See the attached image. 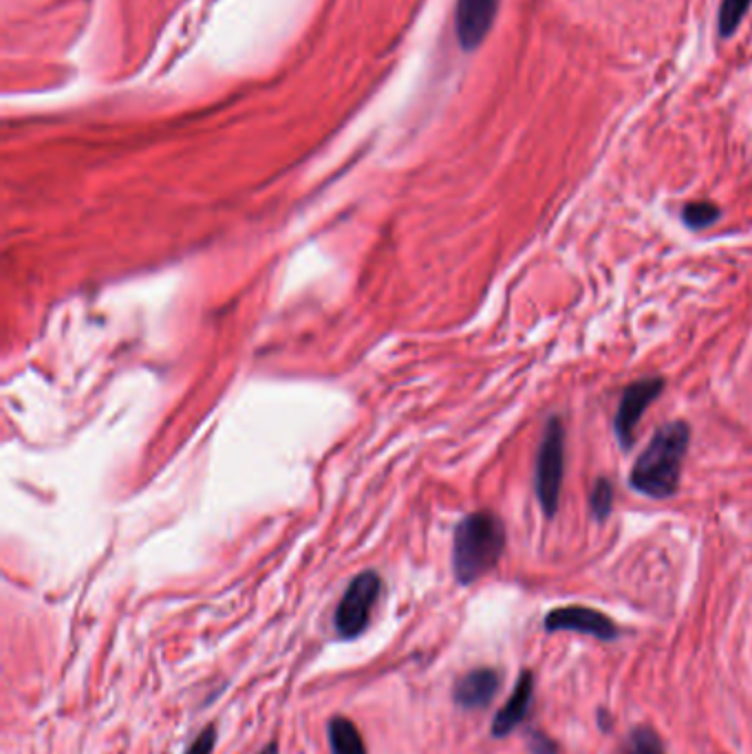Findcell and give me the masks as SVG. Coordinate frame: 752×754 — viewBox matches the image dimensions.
I'll list each match as a JSON object with an SVG mask.
<instances>
[{
    "instance_id": "cell-6",
    "label": "cell",
    "mask_w": 752,
    "mask_h": 754,
    "mask_svg": "<svg viewBox=\"0 0 752 754\" xmlns=\"http://www.w3.org/2000/svg\"><path fill=\"white\" fill-rule=\"evenodd\" d=\"M548 632H576L594 636L598 640L618 638V626L604 613L589 606H563L554 609L545 617Z\"/></svg>"
},
{
    "instance_id": "cell-11",
    "label": "cell",
    "mask_w": 752,
    "mask_h": 754,
    "mask_svg": "<svg viewBox=\"0 0 752 754\" xmlns=\"http://www.w3.org/2000/svg\"><path fill=\"white\" fill-rule=\"evenodd\" d=\"M620 754H665V745L651 728L643 726V728H636L630 734V739L624 741Z\"/></svg>"
},
{
    "instance_id": "cell-16",
    "label": "cell",
    "mask_w": 752,
    "mask_h": 754,
    "mask_svg": "<svg viewBox=\"0 0 752 754\" xmlns=\"http://www.w3.org/2000/svg\"><path fill=\"white\" fill-rule=\"evenodd\" d=\"M530 743H532V752L534 754H556V743L552 739H548L545 734L534 732Z\"/></svg>"
},
{
    "instance_id": "cell-4",
    "label": "cell",
    "mask_w": 752,
    "mask_h": 754,
    "mask_svg": "<svg viewBox=\"0 0 752 754\" xmlns=\"http://www.w3.org/2000/svg\"><path fill=\"white\" fill-rule=\"evenodd\" d=\"M380 591H383V580L378 574L364 572L357 578H353V582L344 591L336 611V628L340 638L351 640L364 632L371 617V609L375 602H378Z\"/></svg>"
},
{
    "instance_id": "cell-7",
    "label": "cell",
    "mask_w": 752,
    "mask_h": 754,
    "mask_svg": "<svg viewBox=\"0 0 752 754\" xmlns=\"http://www.w3.org/2000/svg\"><path fill=\"white\" fill-rule=\"evenodd\" d=\"M501 0H457L455 30L466 51L477 49L490 34Z\"/></svg>"
},
{
    "instance_id": "cell-14",
    "label": "cell",
    "mask_w": 752,
    "mask_h": 754,
    "mask_svg": "<svg viewBox=\"0 0 752 754\" xmlns=\"http://www.w3.org/2000/svg\"><path fill=\"white\" fill-rule=\"evenodd\" d=\"M750 3H752V0H724L721 10H719V34L724 38L735 34V30L743 21Z\"/></svg>"
},
{
    "instance_id": "cell-10",
    "label": "cell",
    "mask_w": 752,
    "mask_h": 754,
    "mask_svg": "<svg viewBox=\"0 0 752 754\" xmlns=\"http://www.w3.org/2000/svg\"><path fill=\"white\" fill-rule=\"evenodd\" d=\"M329 743L333 754H366L364 739L357 726L346 717H333L329 721Z\"/></svg>"
},
{
    "instance_id": "cell-5",
    "label": "cell",
    "mask_w": 752,
    "mask_h": 754,
    "mask_svg": "<svg viewBox=\"0 0 752 754\" xmlns=\"http://www.w3.org/2000/svg\"><path fill=\"white\" fill-rule=\"evenodd\" d=\"M662 391H665L662 377H645V380H638L632 387H626V391L622 393V400L618 404V413L613 420V431L624 450H630L634 446L638 422L643 420L645 411L662 396Z\"/></svg>"
},
{
    "instance_id": "cell-15",
    "label": "cell",
    "mask_w": 752,
    "mask_h": 754,
    "mask_svg": "<svg viewBox=\"0 0 752 754\" xmlns=\"http://www.w3.org/2000/svg\"><path fill=\"white\" fill-rule=\"evenodd\" d=\"M214 743H216V728H214V726H208V728L192 741V745L188 747L186 754H212Z\"/></svg>"
},
{
    "instance_id": "cell-9",
    "label": "cell",
    "mask_w": 752,
    "mask_h": 754,
    "mask_svg": "<svg viewBox=\"0 0 752 754\" xmlns=\"http://www.w3.org/2000/svg\"><path fill=\"white\" fill-rule=\"evenodd\" d=\"M532 693H534V678L530 671H524L515 693L506 702V706L501 708L492 721V734L494 737H506L510 734L528 715L530 704H532Z\"/></svg>"
},
{
    "instance_id": "cell-2",
    "label": "cell",
    "mask_w": 752,
    "mask_h": 754,
    "mask_svg": "<svg viewBox=\"0 0 752 754\" xmlns=\"http://www.w3.org/2000/svg\"><path fill=\"white\" fill-rule=\"evenodd\" d=\"M506 547V528L492 513L466 517L455 532L453 565L459 582L470 585L487 574Z\"/></svg>"
},
{
    "instance_id": "cell-12",
    "label": "cell",
    "mask_w": 752,
    "mask_h": 754,
    "mask_svg": "<svg viewBox=\"0 0 752 754\" xmlns=\"http://www.w3.org/2000/svg\"><path fill=\"white\" fill-rule=\"evenodd\" d=\"M719 208L715 203L708 201H693L689 205H684L682 210V221L691 227V229H706L710 227L717 219H719Z\"/></svg>"
},
{
    "instance_id": "cell-1",
    "label": "cell",
    "mask_w": 752,
    "mask_h": 754,
    "mask_svg": "<svg viewBox=\"0 0 752 754\" xmlns=\"http://www.w3.org/2000/svg\"><path fill=\"white\" fill-rule=\"evenodd\" d=\"M691 441L686 422L665 424L638 457L632 470V487L649 498H669L680 487L682 466Z\"/></svg>"
},
{
    "instance_id": "cell-3",
    "label": "cell",
    "mask_w": 752,
    "mask_h": 754,
    "mask_svg": "<svg viewBox=\"0 0 752 754\" xmlns=\"http://www.w3.org/2000/svg\"><path fill=\"white\" fill-rule=\"evenodd\" d=\"M563 474H565V428H563L561 417H552L539 444L537 472H534L537 498L548 519H552L559 510Z\"/></svg>"
},
{
    "instance_id": "cell-8",
    "label": "cell",
    "mask_w": 752,
    "mask_h": 754,
    "mask_svg": "<svg viewBox=\"0 0 752 754\" xmlns=\"http://www.w3.org/2000/svg\"><path fill=\"white\" fill-rule=\"evenodd\" d=\"M498 686H501V678L496 671L474 669L457 680L453 697L457 706L466 710H477V708H485L494 699V695L498 693Z\"/></svg>"
},
{
    "instance_id": "cell-13",
    "label": "cell",
    "mask_w": 752,
    "mask_h": 754,
    "mask_svg": "<svg viewBox=\"0 0 752 754\" xmlns=\"http://www.w3.org/2000/svg\"><path fill=\"white\" fill-rule=\"evenodd\" d=\"M589 506H591V513H594L596 521H604L611 515V508H613V485H611L609 479L600 476L594 483V490L589 494Z\"/></svg>"
},
{
    "instance_id": "cell-17",
    "label": "cell",
    "mask_w": 752,
    "mask_h": 754,
    "mask_svg": "<svg viewBox=\"0 0 752 754\" xmlns=\"http://www.w3.org/2000/svg\"><path fill=\"white\" fill-rule=\"evenodd\" d=\"M279 752V747H277V743H270L266 750H261L259 754H277Z\"/></svg>"
}]
</instances>
